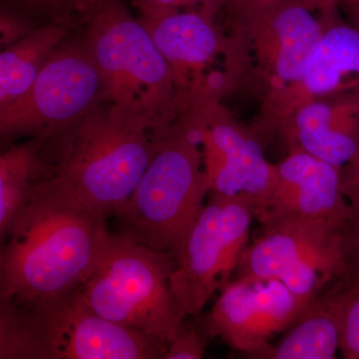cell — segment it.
Masks as SVG:
<instances>
[{
  "instance_id": "23",
  "label": "cell",
  "mask_w": 359,
  "mask_h": 359,
  "mask_svg": "<svg viewBox=\"0 0 359 359\" xmlns=\"http://www.w3.org/2000/svg\"><path fill=\"white\" fill-rule=\"evenodd\" d=\"M224 0H131L140 18H153L177 11H200L217 18Z\"/></svg>"
},
{
  "instance_id": "18",
  "label": "cell",
  "mask_w": 359,
  "mask_h": 359,
  "mask_svg": "<svg viewBox=\"0 0 359 359\" xmlns=\"http://www.w3.org/2000/svg\"><path fill=\"white\" fill-rule=\"evenodd\" d=\"M53 169L46 141L27 139L0 154V245L21 208Z\"/></svg>"
},
{
  "instance_id": "10",
  "label": "cell",
  "mask_w": 359,
  "mask_h": 359,
  "mask_svg": "<svg viewBox=\"0 0 359 359\" xmlns=\"http://www.w3.org/2000/svg\"><path fill=\"white\" fill-rule=\"evenodd\" d=\"M79 287L26 311L42 359L164 358L168 342L99 316L83 301Z\"/></svg>"
},
{
  "instance_id": "21",
  "label": "cell",
  "mask_w": 359,
  "mask_h": 359,
  "mask_svg": "<svg viewBox=\"0 0 359 359\" xmlns=\"http://www.w3.org/2000/svg\"><path fill=\"white\" fill-rule=\"evenodd\" d=\"M0 359H42L29 313L1 290Z\"/></svg>"
},
{
  "instance_id": "26",
  "label": "cell",
  "mask_w": 359,
  "mask_h": 359,
  "mask_svg": "<svg viewBox=\"0 0 359 359\" xmlns=\"http://www.w3.org/2000/svg\"><path fill=\"white\" fill-rule=\"evenodd\" d=\"M340 353L347 359H359V294L347 290Z\"/></svg>"
},
{
  "instance_id": "30",
  "label": "cell",
  "mask_w": 359,
  "mask_h": 359,
  "mask_svg": "<svg viewBox=\"0 0 359 359\" xmlns=\"http://www.w3.org/2000/svg\"><path fill=\"white\" fill-rule=\"evenodd\" d=\"M301 1L313 11H320L323 7L330 4H337V0H301Z\"/></svg>"
},
{
  "instance_id": "29",
  "label": "cell",
  "mask_w": 359,
  "mask_h": 359,
  "mask_svg": "<svg viewBox=\"0 0 359 359\" xmlns=\"http://www.w3.org/2000/svg\"><path fill=\"white\" fill-rule=\"evenodd\" d=\"M337 6L346 13L347 22L359 30V0H346Z\"/></svg>"
},
{
  "instance_id": "5",
  "label": "cell",
  "mask_w": 359,
  "mask_h": 359,
  "mask_svg": "<svg viewBox=\"0 0 359 359\" xmlns=\"http://www.w3.org/2000/svg\"><path fill=\"white\" fill-rule=\"evenodd\" d=\"M209 193L197 133L182 115L161 139L138 185L114 215L119 233L151 249L171 252Z\"/></svg>"
},
{
  "instance_id": "16",
  "label": "cell",
  "mask_w": 359,
  "mask_h": 359,
  "mask_svg": "<svg viewBox=\"0 0 359 359\" xmlns=\"http://www.w3.org/2000/svg\"><path fill=\"white\" fill-rule=\"evenodd\" d=\"M172 292L186 316H197L226 283L219 196L209 193L204 207L171 252Z\"/></svg>"
},
{
  "instance_id": "25",
  "label": "cell",
  "mask_w": 359,
  "mask_h": 359,
  "mask_svg": "<svg viewBox=\"0 0 359 359\" xmlns=\"http://www.w3.org/2000/svg\"><path fill=\"white\" fill-rule=\"evenodd\" d=\"M208 339L196 325L183 323L173 339L168 342L163 359H202Z\"/></svg>"
},
{
  "instance_id": "19",
  "label": "cell",
  "mask_w": 359,
  "mask_h": 359,
  "mask_svg": "<svg viewBox=\"0 0 359 359\" xmlns=\"http://www.w3.org/2000/svg\"><path fill=\"white\" fill-rule=\"evenodd\" d=\"M71 32L62 26H41L0 51V111L25 95Z\"/></svg>"
},
{
  "instance_id": "3",
  "label": "cell",
  "mask_w": 359,
  "mask_h": 359,
  "mask_svg": "<svg viewBox=\"0 0 359 359\" xmlns=\"http://www.w3.org/2000/svg\"><path fill=\"white\" fill-rule=\"evenodd\" d=\"M80 32L108 100L164 137L189 104L140 18L123 0H101Z\"/></svg>"
},
{
  "instance_id": "20",
  "label": "cell",
  "mask_w": 359,
  "mask_h": 359,
  "mask_svg": "<svg viewBox=\"0 0 359 359\" xmlns=\"http://www.w3.org/2000/svg\"><path fill=\"white\" fill-rule=\"evenodd\" d=\"M218 196L221 205L224 278L228 282L237 268L238 259L247 249L250 226L256 218V204L245 195Z\"/></svg>"
},
{
  "instance_id": "15",
  "label": "cell",
  "mask_w": 359,
  "mask_h": 359,
  "mask_svg": "<svg viewBox=\"0 0 359 359\" xmlns=\"http://www.w3.org/2000/svg\"><path fill=\"white\" fill-rule=\"evenodd\" d=\"M337 168L359 156V89L302 104L278 122L271 139Z\"/></svg>"
},
{
  "instance_id": "8",
  "label": "cell",
  "mask_w": 359,
  "mask_h": 359,
  "mask_svg": "<svg viewBox=\"0 0 359 359\" xmlns=\"http://www.w3.org/2000/svg\"><path fill=\"white\" fill-rule=\"evenodd\" d=\"M261 226L233 278L280 280L304 306L341 280L346 235L353 226L321 219H283Z\"/></svg>"
},
{
  "instance_id": "7",
  "label": "cell",
  "mask_w": 359,
  "mask_h": 359,
  "mask_svg": "<svg viewBox=\"0 0 359 359\" xmlns=\"http://www.w3.org/2000/svg\"><path fill=\"white\" fill-rule=\"evenodd\" d=\"M107 99L81 32H71L25 95L0 111V154L20 139L55 140Z\"/></svg>"
},
{
  "instance_id": "24",
  "label": "cell",
  "mask_w": 359,
  "mask_h": 359,
  "mask_svg": "<svg viewBox=\"0 0 359 359\" xmlns=\"http://www.w3.org/2000/svg\"><path fill=\"white\" fill-rule=\"evenodd\" d=\"M41 27L11 0H0V51Z\"/></svg>"
},
{
  "instance_id": "9",
  "label": "cell",
  "mask_w": 359,
  "mask_h": 359,
  "mask_svg": "<svg viewBox=\"0 0 359 359\" xmlns=\"http://www.w3.org/2000/svg\"><path fill=\"white\" fill-rule=\"evenodd\" d=\"M183 116L197 133L210 192L248 196L257 210L276 180V164L266 159L261 137L241 124L221 99L194 101Z\"/></svg>"
},
{
  "instance_id": "17",
  "label": "cell",
  "mask_w": 359,
  "mask_h": 359,
  "mask_svg": "<svg viewBox=\"0 0 359 359\" xmlns=\"http://www.w3.org/2000/svg\"><path fill=\"white\" fill-rule=\"evenodd\" d=\"M347 290L341 283L330 285L299 314L275 344L245 358L257 359H332L339 351Z\"/></svg>"
},
{
  "instance_id": "14",
  "label": "cell",
  "mask_w": 359,
  "mask_h": 359,
  "mask_svg": "<svg viewBox=\"0 0 359 359\" xmlns=\"http://www.w3.org/2000/svg\"><path fill=\"white\" fill-rule=\"evenodd\" d=\"M259 224L283 219H321L353 226L359 218L340 189V169L294 151L276 164L271 193L256 210Z\"/></svg>"
},
{
  "instance_id": "13",
  "label": "cell",
  "mask_w": 359,
  "mask_h": 359,
  "mask_svg": "<svg viewBox=\"0 0 359 359\" xmlns=\"http://www.w3.org/2000/svg\"><path fill=\"white\" fill-rule=\"evenodd\" d=\"M318 13L323 32L301 80L261 108L252 122L268 143L278 122L302 104L359 89V30L341 18L337 4Z\"/></svg>"
},
{
  "instance_id": "31",
  "label": "cell",
  "mask_w": 359,
  "mask_h": 359,
  "mask_svg": "<svg viewBox=\"0 0 359 359\" xmlns=\"http://www.w3.org/2000/svg\"><path fill=\"white\" fill-rule=\"evenodd\" d=\"M346 1V0H337V4H340V2Z\"/></svg>"
},
{
  "instance_id": "32",
  "label": "cell",
  "mask_w": 359,
  "mask_h": 359,
  "mask_svg": "<svg viewBox=\"0 0 359 359\" xmlns=\"http://www.w3.org/2000/svg\"><path fill=\"white\" fill-rule=\"evenodd\" d=\"M226 0H224V2H226Z\"/></svg>"
},
{
  "instance_id": "28",
  "label": "cell",
  "mask_w": 359,
  "mask_h": 359,
  "mask_svg": "<svg viewBox=\"0 0 359 359\" xmlns=\"http://www.w3.org/2000/svg\"><path fill=\"white\" fill-rule=\"evenodd\" d=\"M340 189L359 218V156L340 168Z\"/></svg>"
},
{
  "instance_id": "4",
  "label": "cell",
  "mask_w": 359,
  "mask_h": 359,
  "mask_svg": "<svg viewBox=\"0 0 359 359\" xmlns=\"http://www.w3.org/2000/svg\"><path fill=\"white\" fill-rule=\"evenodd\" d=\"M223 9L233 90H250L263 108L301 80L320 15L301 0H226Z\"/></svg>"
},
{
  "instance_id": "11",
  "label": "cell",
  "mask_w": 359,
  "mask_h": 359,
  "mask_svg": "<svg viewBox=\"0 0 359 359\" xmlns=\"http://www.w3.org/2000/svg\"><path fill=\"white\" fill-rule=\"evenodd\" d=\"M216 18L200 11L140 18L189 105L231 92L228 39Z\"/></svg>"
},
{
  "instance_id": "2",
  "label": "cell",
  "mask_w": 359,
  "mask_h": 359,
  "mask_svg": "<svg viewBox=\"0 0 359 359\" xmlns=\"http://www.w3.org/2000/svg\"><path fill=\"white\" fill-rule=\"evenodd\" d=\"M162 138L107 99L49 142L53 169L46 183L107 219L128 201Z\"/></svg>"
},
{
  "instance_id": "27",
  "label": "cell",
  "mask_w": 359,
  "mask_h": 359,
  "mask_svg": "<svg viewBox=\"0 0 359 359\" xmlns=\"http://www.w3.org/2000/svg\"><path fill=\"white\" fill-rule=\"evenodd\" d=\"M340 283L349 292L359 294V222L346 235L344 273Z\"/></svg>"
},
{
  "instance_id": "6",
  "label": "cell",
  "mask_w": 359,
  "mask_h": 359,
  "mask_svg": "<svg viewBox=\"0 0 359 359\" xmlns=\"http://www.w3.org/2000/svg\"><path fill=\"white\" fill-rule=\"evenodd\" d=\"M173 268L171 252L110 233L80 294L106 320L169 342L187 316L172 292Z\"/></svg>"
},
{
  "instance_id": "22",
  "label": "cell",
  "mask_w": 359,
  "mask_h": 359,
  "mask_svg": "<svg viewBox=\"0 0 359 359\" xmlns=\"http://www.w3.org/2000/svg\"><path fill=\"white\" fill-rule=\"evenodd\" d=\"M39 26L57 25L79 32L101 0H11Z\"/></svg>"
},
{
  "instance_id": "1",
  "label": "cell",
  "mask_w": 359,
  "mask_h": 359,
  "mask_svg": "<svg viewBox=\"0 0 359 359\" xmlns=\"http://www.w3.org/2000/svg\"><path fill=\"white\" fill-rule=\"evenodd\" d=\"M105 222L44 180L0 245V290L29 311L77 289L102 255Z\"/></svg>"
},
{
  "instance_id": "12",
  "label": "cell",
  "mask_w": 359,
  "mask_h": 359,
  "mask_svg": "<svg viewBox=\"0 0 359 359\" xmlns=\"http://www.w3.org/2000/svg\"><path fill=\"white\" fill-rule=\"evenodd\" d=\"M200 330L242 355L266 346L297 320L304 306L278 280L230 278L219 287Z\"/></svg>"
}]
</instances>
